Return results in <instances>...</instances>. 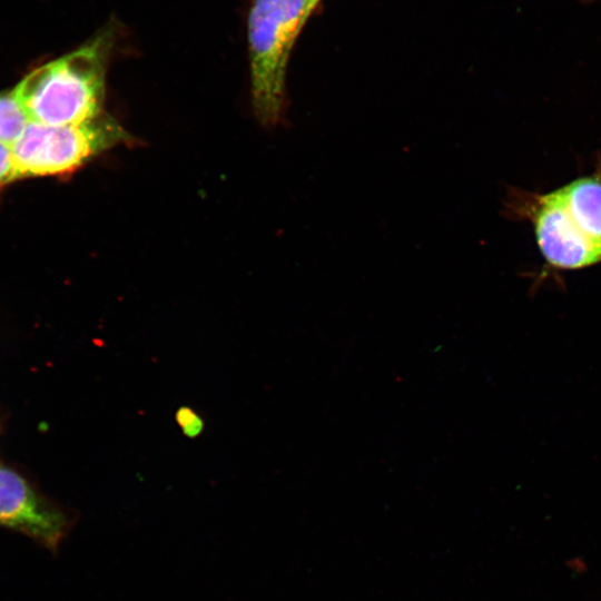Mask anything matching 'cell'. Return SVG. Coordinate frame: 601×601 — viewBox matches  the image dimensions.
<instances>
[{
    "instance_id": "6da1fadb",
    "label": "cell",
    "mask_w": 601,
    "mask_h": 601,
    "mask_svg": "<svg viewBox=\"0 0 601 601\" xmlns=\"http://www.w3.org/2000/svg\"><path fill=\"white\" fill-rule=\"evenodd\" d=\"M118 31L117 21H107L81 46L33 69L16 86L30 121L78 125L107 112V72Z\"/></svg>"
},
{
    "instance_id": "7a4b0ae2",
    "label": "cell",
    "mask_w": 601,
    "mask_h": 601,
    "mask_svg": "<svg viewBox=\"0 0 601 601\" xmlns=\"http://www.w3.org/2000/svg\"><path fill=\"white\" fill-rule=\"evenodd\" d=\"M536 244L556 269H580L601 263V178L580 177L532 199Z\"/></svg>"
},
{
    "instance_id": "3957f363",
    "label": "cell",
    "mask_w": 601,
    "mask_h": 601,
    "mask_svg": "<svg viewBox=\"0 0 601 601\" xmlns=\"http://www.w3.org/2000/svg\"><path fill=\"white\" fill-rule=\"evenodd\" d=\"M308 21L304 0H253L247 17L250 95L266 127L284 120L286 73L294 45Z\"/></svg>"
},
{
    "instance_id": "277c9868",
    "label": "cell",
    "mask_w": 601,
    "mask_h": 601,
    "mask_svg": "<svg viewBox=\"0 0 601 601\" xmlns=\"http://www.w3.org/2000/svg\"><path fill=\"white\" fill-rule=\"evenodd\" d=\"M134 137L108 112L78 125L30 121L11 146L17 177L65 175Z\"/></svg>"
},
{
    "instance_id": "5b68a950",
    "label": "cell",
    "mask_w": 601,
    "mask_h": 601,
    "mask_svg": "<svg viewBox=\"0 0 601 601\" xmlns=\"http://www.w3.org/2000/svg\"><path fill=\"white\" fill-rule=\"evenodd\" d=\"M0 525L57 550L69 532L71 520L43 500L21 475L0 465Z\"/></svg>"
},
{
    "instance_id": "8992f818",
    "label": "cell",
    "mask_w": 601,
    "mask_h": 601,
    "mask_svg": "<svg viewBox=\"0 0 601 601\" xmlns=\"http://www.w3.org/2000/svg\"><path fill=\"white\" fill-rule=\"evenodd\" d=\"M29 122L30 119L13 90L0 93V142L12 146Z\"/></svg>"
},
{
    "instance_id": "52a82bcc",
    "label": "cell",
    "mask_w": 601,
    "mask_h": 601,
    "mask_svg": "<svg viewBox=\"0 0 601 601\" xmlns=\"http://www.w3.org/2000/svg\"><path fill=\"white\" fill-rule=\"evenodd\" d=\"M176 422L188 437L198 436L204 428V421L194 410L181 406L176 413Z\"/></svg>"
},
{
    "instance_id": "ba28073f",
    "label": "cell",
    "mask_w": 601,
    "mask_h": 601,
    "mask_svg": "<svg viewBox=\"0 0 601 601\" xmlns=\"http://www.w3.org/2000/svg\"><path fill=\"white\" fill-rule=\"evenodd\" d=\"M17 178L12 147L0 142V186Z\"/></svg>"
},
{
    "instance_id": "9c48e42d",
    "label": "cell",
    "mask_w": 601,
    "mask_h": 601,
    "mask_svg": "<svg viewBox=\"0 0 601 601\" xmlns=\"http://www.w3.org/2000/svg\"><path fill=\"white\" fill-rule=\"evenodd\" d=\"M304 2H305L306 17L307 19H309L313 12L322 2V0H304Z\"/></svg>"
},
{
    "instance_id": "30bf717a",
    "label": "cell",
    "mask_w": 601,
    "mask_h": 601,
    "mask_svg": "<svg viewBox=\"0 0 601 601\" xmlns=\"http://www.w3.org/2000/svg\"><path fill=\"white\" fill-rule=\"evenodd\" d=\"M588 1H591V0H588Z\"/></svg>"
}]
</instances>
